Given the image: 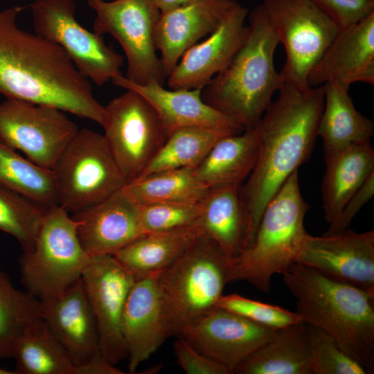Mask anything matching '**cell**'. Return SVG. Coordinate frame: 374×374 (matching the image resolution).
<instances>
[{
	"label": "cell",
	"mask_w": 374,
	"mask_h": 374,
	"mask_svg": "<svg viewBox=\"0 0 374 374\" xmlns=\"http://www.w3.org/2000/svg\"><path fill=\"white\" fill-rule=\"evenodd\" d=\"M261 5L285 49L280 72L283 82L308 84L310 71L339 27L312 0H265Z\"/></svg>",
	"instance_id": "cell-10"
},
{
	"label": "cell",
	"mask_w": 374,
	"mask_h": 374,
	"mask_svg": "<svg viewBox=\"0 0 374 374\" xmlns=\"http://www.w3.org/2000/svg\"><path fill=\"white\" fill-rule=\"evenodd\" d=\"M112 82L143 96L159 115L168 135L186 127L224 129L235 134L244 130L232 118L206 103L202 97V89H166L156 82L136 84L123 75L115 77Z\"/></svg>",
	"instance_id": "cell-23"
},
{
	"label": "cell",
	"mask_w": 374,
	"mask_h": 374,
	"mask_svg": "<svg viewBox=\"0 0 374 374\" xmlns=\"http://www.w3.org/2000/svg\"><path fill=\"white\" fill-rule=\"evenodd\" d=\"M201 213V201L157 202L140 206L141 222L145 233L197 224Z\"/></svg>",
	"instance_id": "cell-38"
},
{
	"label": "cell",
	"mask_w": 374,
	"mask_h": 374,
	"mask_svg": "<svg viewBox=\"0 0 374 374\" xmlns=\"http://www.w3.org/2000/svg\"><path fill=\"white\" fill-rule=\"evenodd\" d=\"M374 83V12L339 33L310 71L308 83Z\"/></svg>",
	"instance_id": "cell-21"
},
{
	"label": "cell",
	"mask_w": 374,
	"mask_h": 374,
	"mask_svg": "<svg viewBox=\"0 0 374 374\" xmlns=\"http://www.w3.org/2000/svg\"><path fill=\"white\" fill-rule=\"evenodd\" d=\"M157 276L136 280L123 311L121 329L130 373L169 337Z\"/></svg>",
	"instance_id": "cell-22"
},
{
	"label": "cell",
	"mask_w": 374,
	"mask_h": 374,
	"mask_svg": "<svg viewBox=\"0 0 374 374\" xmlns=\"http://www.w3.org/2000/svg\"><path fill=\"white\" fill-rule=\"evenodd\" d=\"M324 157L321 196L324 217L330 225L348 199L374 172V150L370 141H362Z\"/></svg>",
	"instance_id": "cell-24"
},
{
	"label": "cell",
	"mask_w": 374,
	"mask_h": 374,
	"mask_svg": "<svg viewBox=\"0 0 374 374\" xmlns=\"http://www.w3.org/2000/svg\"><path fill=\"white\" fill-rule=\"evenodd\" d=\"M39 301L44 322L75 367L103 356L81 278L60 293Z\"/></svg>",
	"instance_id": "cell-18"
},
{
	"label": "cell",
	"mask_w": 374,
	"mask_h": 374,
	"mask_svg": "<svg viewBox=\"0 0 374 374\" xmlns=\"http://www.w3.org/2000/svg\"><path fill=\"white\" fill-rule=\"evenodd\" d=\"M178 365L187 374H231L225 366L202 353L181 337L174 342Z\"/></svg>",
	"instance_id": "cell-40"
},
{
	"label": "cell",
	"mask_w": 374,
	"mask_h": 374,
	"mask_svg": "<svg viewBox=\"0 0 374 374\" xmlns=\"http://www.w3.org/2000/svg\"><path fill=\"white\" fill-rule=\"evenodd\" d=\"M30 8L35 33L60 46L89 81L102 86L122 75L123 57L78 22L73 0H35Z\"/></svg>",
	"instance_id": "cell-12"
},
{
	"label": "cell",
	"mask_w": 374,
	"mask_h": 374,
	"mask_svg": "<svg viewBox=\"0 0 374 374\" xmlns=\"http://www.w3.org/2000/svg\"><path fill=\"white\" fill-rule=\"evenodd\" d=\"M238 5L235 0H192L161 12L155 37L166 78L182 55L214 31Z\"/></svg>",
	"instance_id": "cell-20"
},
{
	"label": "cell",
	"mask_w": 374,
	"mask_h": 374,
	"mask_svg": "<svg viewBox=\"0 0 374 374\" xmlns=\"http://www.w3.org/2000/svg\"><path fill=\"white\" fill-rule=\"evenodd\" d=\"M42 319L39 300L17 289L0 269V359L12 357L20 337Z\"/></svg>",
	"instance_id": "cell-34"
},
{
	"label": "cell",
	"mask_w": 374,
	"mask_h": 374,
	"mask_svg": "<svg viewBox=\"0 0 374 374\" xmlns=\"http://www.w3.org/2000/svg\"><path fill=\"white\" fill-rule=\"evenodd\" d=\"M96 13L93 32L109 34L121 46L127 60V79L139 84L164 85L157 55L156 30L161 11L154 0H87Z\"/></svg>",
	"instance_id": "cell-9"
},
{
	"label": "cell",
	"mask_w": 374,
	"mask_h": 374,
	"mask_svg": "<svg viewBox=\"0 0 374 374\" xmlns=\"http://www.w3.org/2000/svg\"><path fill=\"white\" fill-rule=\"evenodd\" d=\"M234 373L312 374L307 324L301 323L276 330Z\"/></svg>",
	"instance_id": "cell-28"
},
{
	"label": "cell",
	"mask_w": 374,
	"mask_h": 374,
	"mask_svg": "<svg viewBox=\"0 0 374 374\" xmlns=\"http://www.w3.org/2000/svg\"><path fill=\"white\" fill-rule=\"evenodd\" d=\"M72 217L80 242L90 257L114 255L145 233L140 205L121 188Z\"/></svg>",
	"instance_id": "cell-19"
},
{
	"label": "cell",
	"mask_w": 374,
	"mask_h": 374,
	"mask_svg": "<svg viewBox=\"0 0 374 374\" xmlns=\"http://www.w3.org/2000/svg\"><path fill=\"white\" fill-rule=\"evenodd\" d=\"M103 357L116 364L127 357L121 334L123 311L136 278L113 255L93 256L81 276Z\"/></svg>",
	"instance_id": "cell-14"
},
{
	"label": "cell",
	"mask_w": 374,
	"mask_h": 374,
	"mask_svg": "<svg viewBox=\"0 0 374 374\" xmlns=\"http://www.w3.org/2000/svg\"><path fill=\"white\" fill-rule=\"evenodd\" d=\"M238 186L211 188L201 201L199 225L231 259L242 248L245 224Z\"/></svg>",
	"instance_id": "cell-29"
},
{
	"label": "cell",
	"mask_w": 374,
	"mask_h": 374,
	"mask_svg": "<svg viewBox=\"0 0 374 374\" xmlns=\"http://www.w3.org/2000/svg\"><path fill=\"white\" fill-rule=\"evenodd\" d=\"M248 37L229 64L202 89L203 100L244 129L253 127L283 83L274 66L278 38L261 4L248 15Z\"/></svg>",
	"instance_id": "cell-4"
},
{
	"label": "cell",
	"mask_w": 374,
	"mask_h": 374,
	"mask_svg": "<svg viewBox=\"0 0 374 374\" xmlns=\"http://www.w3.org/2000/svg\"><path fill=\"white\" fill-rule=\"evenodd\" d=\"M46 208L0 186V230L14 237L22 251L33 247Z\"/></svg>",
	"instance_id": "cell-35"
},
{
	"label": "cell",
	"mask_w": 374,
	"mask_h": 374,
	"mask_svg": "<svg viewBox=\"0 0 374 374\" xmlns=\"http://www.w3.org/2000/svg\"><path fill=\"white\" fill-rule=\"evenodd\" d=\"M195 224L145 233L113 255L137 279L159 276L202 233Z\"/></svg>",
	"instance_id": "cell-25"
},
{
	"label": "cell",
	"mask_w": 374,
	"mask_h": 374,
	"mask_svg": "<svg viewBox=\"0 0 374 374\" xmlns=\"http://www.w3.org/2000/svg\"><path fill=\"white\" fill-rule=\"evenodd\" d=\"M105 107L103 136L127 184L142 174L169 135L154 109L134 91L126 89Z\"/></svg>",
	"instance_id": "cell-11"
},
{
	"label": "cell",
	"mask_w": 374,
	"mask_h": 374,
	"mask_svg": "<svg viewBox=\"0 0 374 374\" xmlns=\"http://www.w3.org/2000/svg\"><path fill=\"white\" fill-rule=\"evenodd\" d=\"M230 134H236L224 129L206 127L176 130L169 135L139 177L166 170L196 168L218 140Z\"/></svg>",
	"instance_id": "cell-31"
},
{
	"label": "cell",
	"mask_w": 374,
	"mask_h": 374,
	"mask_svg": "<svg viewBox=\"0 0 374 374\" xmlns=\"http://www.w3.org/2000/svg\"><path fill=\"white\" fill-rule=\"evenodd\" d=\"M230 258L203 232L157 276L168 336L217 308L229 282Z\"/></svg>",
	"instance_id": "cell-6"
},
{
	"label": "cell",
	"mask_w": 374,
	"mask_h": 374,
	"mask_svg": "<svg viewBox=\"0 0 374 374\" xmlns=\"http://www.w3.org/2000/svg\"><path fill=\"white\" fill-rule=\"evenodd\" d=\"M308 208L296 171L266 206L250 245L230 260L229 282L246 280L268 292L272 276L297 261Z\"/></svg>",
	"instance_id": "cell-5"
},
{
	"label": "cell",
	"mask_w": 374,
	"mask_h": 374,
	"mask_svg": "<svg viewBox=\"0 0 374 374\" xmlns=\"http://www.w3.org/2000/svg\"><path fill=\"white\" fill-rule=\"evenodd\" d=\"M217 308L226 310L272 330L303 323L302 318L296 312L236 294H223L217 302Z\"/></svg>",
	"instance_id": "cell-37"
},
{
	"label": "cell",
	"mask_w": 374,
	"mask_h": 374,
	"mask_svg": "<svg viewBox=\"0 0 374 374\" xmlns=\"http://www.w3.org/2000/svg\"><path fill=\"white\" fill-rule=\"evenodd\" d=\"M125 372L115 366L103 356L81 366L75 367V374H123Z\"/></svg>",
	"instance_id": "cell-42"
},
{
	"label": "cell",
	"mask_w": 374,
	"mask_h": 374,
	"mask_svg": "<svg viewBox=\"0 0 374 374\" xmlns=\"http://www.w3.org/2000/svg\"><path fill=\"white\" fill-rule=\"evenodd\" d=\"M296 262L374 296V231L306 233Z\"/></svg>",
	"instance_id": "cell-15"
},
{
	"label": "cell",
	"mask_w": 374,
	"mask_h": 374,
	"mask_svg": "<svg viewBox=\"0 0 374 374\" xmlns=\"http://www.w3.org/2000/svg\"><path fill=\"white\" fill-rule=\"evenodd\" d=\"M323 105V84L283 82L277 99L253 127L257 158L245 183L239 188L245 224L242 250L253 241L269 202L310 156Z\"/></svg>",
	"instance_id": "cell-1"
},
{
	"label": "cell",
	"mask_w": 374,
	"mask_h": 374,
	"mask_svg": "<svg viewBox=\"0 0 374 374\" xmlns=\"http://www.w3.org/2000/svg\"><path fill=\"white\" fill-rule=\"evenodd\" d=\"M52 170L57 204L72 215L126 184L103 135L89 129L77 131Z\"/></svg>",
	"instance_id": "cell-8"
},
{
	"label": "cell",
	"mask_w": 374,
	"mask_h": 374,
	"mask_svg": "<svg viewBox=\"0 0 374 374\" xmlns=\"http://www.w3.org/2000/svg\"><path fill=\"white\" fill-rule=\"evenodd\" d=\"M17 374H75V366L43 319L18 340L13 353Z\"/></svg>",
	"instance_id": "cell-32"
},
{
	"label": "cell",
	"mask_w": 374,
	"mask_h": 374,
	"mask_svg": "<svg viewBox=\"0 0 374 374\" xmlns=\"http://www.w3.org/2000/svg\"><path fill=\"white\" fill-rule=\"evenodd\" d=\"M339 27L355 24L374 12V0H312Z\"/></svg>",
	"instance_id": "cell-39"
},
{
	"label": "cell",
	"mask_w": 374,
	"mask_h": 374,
	"mask_svg": "<svg viewBox=\"0 0 374 374\" xmlns=\"http://www.w3.org/2000/svg\"><path fill=\"white\" fill-rule=\"evenodd\" d=\"M258 154L253 127L241 134H230L218 140L195 168L198 179L210 188L240 187L251 172Z\"/></svg>",
	"instance_id": "cell-27"
},
{
	"label": "cell",
	"mask_w": 374,
	"mask_h": 374,
	"mask_svg": "<svg viewBox=\"0 0 374 374\" xmlns=\"http://www.w3.org/2000/svg\"><path fill=\"white\" fill-rule=\"evenodd\" d=\"M374 195V172L371 173L361 187L348 199L336 220L329 225L324 235H331L348 229L352 220Z\"/></svg>",
	"instance_id": "cell-41"
},
{
	"label": "cell",
	"mask_w": 374,
	"mask_h": 374,
	"mask_svg": "<svg viewBox=\"0 0 374 374\" xmlns=\"http://www.w3.org/2000/svg\"><path fill=\"white\" fill-rule=\"evenodd\" d=\"M248 10L240 4L201 42L189 48L167 77L170 89H203L231 61L246 41Z\"/></svg>",
	"instance_id": "cell-17"
},
{
	"label": "cell",
	"mask_w": 374,
	"mask_h": 374,
	"mask_svg": "<svg viewBox=\"0 0 374 374\" xmlns=\"http://www.w3.org/2000/svg\"><path fill=\"white\" fill-rule=\"evenodd\" d=\"M22 251L21 282L38 300L60 293L80 278L91 258L78 238L76 221L58 204L46 208L33 247Z\"/></svg>",
	"instance_id": "cell-7"
},
{
	"label": "cell",
	"mask_w": 374,
	"mask_h": 374,
	"mask_svg": "<svg viewBox=\"0 0 374 374\" xmlns=\"http://www.w3.org/2000/svg\"><path fill=\"white\" fill-rule=\"evenodd\" d=\"M307 328L312 374L367 373L330 335L308 324Z\"/></svg>",
	"instance_id": "cell-36"
},
{
	"label": "cell",
	"mask_w": 374,
	"mask_h": 374,
	"mask_svg": "<svg viewBox=\"0 0 374 374\" xmlns=\"http://www.w3.org/2000/svg\"><path fill=\"white\" fill-rule=\"evenodd\" d=\"M324 87V105L318 136L327 157L353 144L370 141L374 132L373 121L360 114L349 96V88L336 82Z\"/></svg>",
	"instance_id": "cell-26"
},
{
	"label": "cell",
	"mask_w": 374,
	"mask_h": 374,
	"mask_svg": "<svg viewBox=\"0 0 374 374\" xmlns=\"http://www.w3.org/2000/svg\"><path fill=\"white\" fill-rule=\"evenodd\" d=\"M0 374H17L15 371H11L0 368Z\"/></svg>",
	"instance_id": "cell-44"
},
{
	"label": "cell",
	"mask_w": 374,
	"mask_h": 374,
	"mask_svg": "<svg viewBox=\"0 0 374 374\" xmlns=\"http://www.w3.org/2000/svg\"><path fill=\"white\" fill-rule=\"evenodd\" d=\"M280 274L303 323L330 335L367 373H373L374 296L299 262Z\"/></svg>",
	"instance_id": "cell-3"
},
{
	"label": "cell",
	"mask_w": 374,
	"mask_h": 374,
	"mask_svg": "<svg viewBox=\"0 0 374 374\" xmlns=\"http://www.w3.org/2000/svg\"><path fill=\"white\" fill-rule=\"evenodd\" d=\"M192 0H154L161 12L172 10Z\"/></svg>",
	"instance_id": "cell-43"
},
{
	"label": "cell",
	"mask_w": 374,
	"mask_h": 374,
	"mask_svg": "<svg viewBox=\"0 0 374 374\" xmlns=\"http://www.w3.org/2000/svg\"><path fill=\"white\" fill-rule=\"evenodd\" d=\"M23 7L0 10V93L51 106L103 125L105 107L58 44L21 29Z\"/></svg>",
	"instance_id": "cell-2"
},
{
	"label": "cell",
	"mask_w": 374,
	"mask_h": 374,
	"mask_svg": "<svg viewBox=\"0 0 374 374\" xmlns=\"http://www.w3.org/2000/svg\"><path fill=\"white\" fill-rule=\"evenodd\" d=\"M276 330L215 308L183 328L177 337L234 373L236 368L267 342Z\"/></svg>",
	"instance_id": "cell-16"
},
{
	"label": "cell",
	"mask_w": 374,
	"mask_h": 374,
	"mask_svg": "<svg viewBox=\"0 0 374 374\" xmlns=\"http://www.w3.org/2000/svg\"><path fill=\"white\" fill-rule=\"evenodd\" d=\"M0 186L45 207L57 204L54 174L0 141Z\"/></svg>",
	"instance_id": "cell-33"
},
{
	"label": "cell",
	"mask_w": 374,
	"mask_h": 374,
	"mask_svg": "<svg viewBox=\"0 0 374 374\" xmlns=\"http://www.w3.org/2000/svg\"><path fill=\"white\" fill-rule=\"evenodd\" d=\"M78 130L55 107L15 98L0 103V141L44 168L53 170Z\"/></svg>",
	"instance_id": "cell-13"
},
{
	"label": "cell",
	"mask_w": 374,
	"mask_h": 374,
	"mask_svg": "<svg viewBox=\"0 0 374 374\" xmlns=\"http://www.w3.org/2000/svg\"><path fill=\"white\" fill-rule=\"evenodd\" d=\"M123 188L140 206L157 202L197 203L211 189L198 179L195 168L152 173L127 182Z\"/></svg>",
	"instance_id": "cell-30"
}]
</instances>
